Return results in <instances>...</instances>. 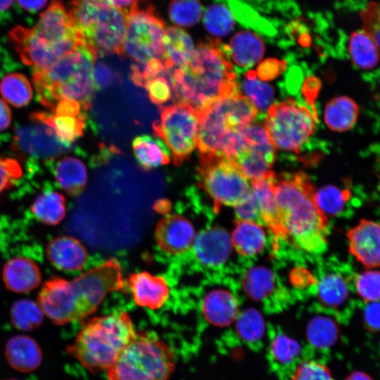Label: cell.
Listing matches in <instances>:
<instances>
[{"label": "cell", "mask_w": 380, "mask_h": 380, "mask_svg": "<svg viewBox=\"0 0 380 380\" xmlns=\"http://www.w3.org/2000/svg\"><path fill=\"white\" fill-rule=\"evenodd\" d=\"M265 329V321L262 315L254 309H248L239 313L235 319L236 335L252 349L261 347Z\"/></svg>", "instance_id": "74e56055"}, {"label": "cell", "mask_w": 380, "mask_h": 380, "mask_svg": "<svg viewBox=\"0 0 380 380\" xmlns=\"http://www.w3.org/2000/svg\"><path fill=\"white\" fill-rule=\"evenodd\" d=\"M144 88L148 92L151 101L158 106L166 103L173 96L171 85L165 72L148 80Z\"/></svg>", "instance_id": "c3c4849f"}, {"label": "cell", "mask_w": 380, "mask_h": 380, "mask_svg": "<svg viewBox=\"0 0 380 380\" xmlns=\"http://www.w3.org/2000/svg\"><path fill=\"white\" fill-rule=\"evenodd\" d=\"M273 192L286 234L287 244L310 256L327 247L329 220L316 200V189L305 173L275 177Z\"/></svg>", "instance_id": "3957f363"}, {"label": "cell", "mask_w": 380, "mask_h": 380, "mask_svg": "<svg viewBox=\"0 0 380 380\" xmlns=\"http://www.w3.org/2000/svg\"><path fill=\"white\" fill-rule=\"evenodd\" d=\"M286 62L277 59H267L258 68L257 77L263 80H270L279 75L284 70Z\"/></svg>", "instance_id": "816d5d0a"}, {"label": "cell", "mask_w": 380, "mask_h": 380, "mask_svg": "<svg viewBox=\"0 0 380 380\" xmlns=\"http://www.w3.org/2000/svg\"><path fill=\"white\" fill-rule=\"evenodd\" d=\"M107 4L119 8L125 12H127L133 4L134 0H103Z\"/></svg>", "instance_id": "6f0895ef"}, {"label": "cell", "mask_w": 380, "mask_h": 380, "mask_svg": "<svg viewBox=\"0 0 380 380\" xmlns=\"http://www.w3.org/2000/svg\"><path fill=\"white\" fill-rule=\"evenodd\" d=\"M242 90L255 107L260 110H267L274 99L273 88L266 82L257 78L256 72L250 70L244 75Z\"/></svg>", "instance_id": "60d3db41"}, {"label": "cell", "mask_w": 380, "mask_h": 380, "mask_svg": "<svg viewBox=\"0 0 380 380\" xmlns=\"http://www.w3.org/2000/svg\"><path fill=\"white\" fill-rule=\"evenodd\" d=\"M345 380H372V379L364 372H355L350 374Z\"/></svg>", "instance_id": "680465c9"}, {"label": "cell", "mask_w": 380, "mask_h": 380, "mask_svg": "<svg viewBox=\"0 0 380 380\" xmlns=\"http://www.w3.org/2000/svg\"><path fill=\"white\" fill-rule=\"evenodd\" d=\"M229 58L241 68H248L262 58L265 45L262 39L255 33L241 30L233 35L229 44L223 46Z\"/></svg>", "instance_id": "4316f807"}, {"label": "cell", "mask_w": 380, "mask_h": 380, "mask_svg": "<svg viewBox=\"0 0 380 380\" xmlns=\"http://www.w3.org/2000/svg\"><path fill=\"white\" fill-rule=\"evenodd\" d=\"M165 24L149 0H134L126 13V30L120 55L145 65L153 59L164 62Z\"/></svg>", "instance_id": "30bf717a"}, {"label": "cell", "mask_w": 380, "mask_h": 380, "mask_svg": "<svg viewBox=\"0 0 380 380\" xmlns=\"http://www.w3.org/2000/svg\"><path fill=\"white\" fill-rule=\"evenodd\" d=\"M203 13V6L198 0H171L169 4V18L179 26L194 25L201 18Z\"/></svg>", "instance_id": "ee69618b"}, {"label": "cell", "mask_w": 380, "mask_h": 380, "mask_svg": "<svg viewBox=\"0 0 380 380\" xmlns=\"http://www.w3.org/2000/svg\"><path fill=\"white\" fill-rule=\"evenodd\" d=\"M263 226L251 221L236 220L231 241L236 253L249 261L263 251L267 243Z\"/></svg>", "instance_id": "f1b7e54d"}, {"label": "cell", "mask_w": 380, "mask_h": 380, "mask_svg": "<svg viewBox=\"0 0 380 380\" xmlns=\"http://www.w3.org/2000/svg\"><path fill=\"white\" fill-rule=\"evenodd\" d=\"M160 120L152 125L154 134L165 142L174 164L179 166L197 146L198 113L191 106L182 102L160 106Z\"/></svg>", "instance_id": "9a60e30c"}, {"label": "cell", "mask_w": 380, "mask_h": 380, "mask_svg": "<svg viewBox=\"0 0 380 380\" xmlns=\"http://www.w3.org/2000/svg\"><path fill=\"white\" fill-rule=\"evenodd\" d=\"M268 360L271 369L281 380H290L298 365L304 359L300 345L282 331L270 334Z\"/></svg>", "instance_id": "603a6c76"}, {"label": "cell", "mask_w": 380, "mask_h": 380, "mask_svg": "<svg viewBox=\"0 0 380 380\" xmlns=\"http://www.w3.org/2000/svg\"><path fill=\"white\" fill-rule=\"evenodd\" d=\"M54 176L58 186L68 195L77 196L87 184V171L83 162L72 156L64 157L54 167Z\"/></svg>", "instance_id": "d6a6232c"}, {"label": "cell", "mask_w": 380, "mask_h": 380, "mask_svg": "<svg viewBox=\"0 0 380 380\" xmlns=\"http://www.w3.org/2000/svg\"><path fill=\"white\" fill-rule=\"evenodd\" d=\"M359 111L357 104L352 99L338 96L327 103L324 110V121L330 129L346 132L355 125Z\"/></svg>", "instance_id": "836d02e7"}, {"label": "cell", "mask_w": 380, "mask_h": 380, "mask_svg": "<svg viewBox=\"0 0 380 380\" xmlns=\"http://www.w3.org/2000/svg\"><path fill=\"white\" fill-rule=\"evenodd\" d=\"M32 121L34 123L16 130L14 141L19 149L39 158H51L70 148L58 139L52 128L42 122Z\"/></svg>", "instance_id": "ac0fdd59"}, {"label": "cell", "mask_w": 380, "mask_h": 380, "mask_svg": "<svg viewBox=\"0 0 380 380\" xmlns=\"http://www.w3.org/2000/svg\"><path fill=\"white\" fill-rule=\"evenodd\" d=\"M364 322L371 331L380 330V302H372L364 310Z\"/></svg>", "instance_id": "db71d44e"}, {"label": "cell", "mask_w": 380, "mask_h": 380, "mask_svg": "<svg viewBox=\"0 0 380 380\" xmlns=\"http://www.w3.org/2000/svg\"><path fill=\"white\" fill-rule=\"evenodd\" d=\"M195 236L191 222L177 214L165 215L159 220L155 229L158 246L172 255H181L191 249Z\"/></svg>", "instance_id": "d6986e66"}, {"label": "cell", "mask_w": 380, "mask_h": 380, "mask_svg": "<svg viewBox=\"0 0 380 380\" xmlns=\"http://www.w3.org/2000/svg\"><path fill=\"white\" fill-rule=\"evenodd\" d=\"M7 380H16V379H7Z\"/></svg>", "instance_id": "94428289"}, {"label": "cell", "mask_w": 380, "mask_h": 380, "mask_svg": "<svg viewBox=\"0 0 380 380\" xmlns=\"http://www.w3.org/2000/svg\"><path fill=\"white\" fill-rule=\"evenodd\" d=\"M97 58L84 42L49 68L34 72L33 82L42 104L52 112L62 100L90 106L94 89L93 70Z\"/></svg>", "instance_id": "5b68a950"}, {"label": "cell", "mask_w": 380, "mask_h": 380, "mask_svg": "<svg viewBox=\"0 0 380 380\" xmlns=\"http://www.w3.org/2000/svg\"><path fill=\"white\" fill-rule=\"evenodd\" d=\"M132 146L139 166L145 171L167 165L170 161V151L159 137L148 134L136 137Z\"/></svg>", "instance_id": "1f68e13d"}, {"label": "cell", "mask_w": 380, "mask_h": 380, "mask_svg": "<svg viewBox=\"0 0 380 380\" xmlns=\"http://www.w3.org/2000/svg\"><path fill=\"white\" fill-rule=\"evenodd\" d=\"M355 285L357 293L366 302L380 300V272L366 271L356 275Z\"/></svg>", "instance_id": "7dc6e473"}, {"label": "cell", "mask_w": 380, "mask_h": 380, "mask_svg": "<svg viewBox=\"0 0 380 380\" xmlns=\"http://www.w3.org/2000/svg\"><path fill=\"white\" fill-rule=\"evenodd\" d=\"M236 286L231 279L225 287L210 290L201 301V312L206 321L217 327H226L239 315V300Z\"/></svg>", "instance_id": "ffe728a7"}, {"label": "cell", "mask_w": 380, "mask_h": 380, "mask_svg": "<svg viewBox=\"0 0 380 380\" xmlns=\"http://www.w3.org/2000/svg\"><path fill=\"white\" fill-rule=\"evenodd\" d=\"M203 23L206 30L215 37L228 34L234 26L232 13L224 5H210L203 13Z\"/></svg>", "instance_id": "b9f144b4"}, {"label": "cell", "mask_w": 380, "mask_h": 380, "mask_svg": "<svg viewBox=\"0 0 380 380\" xmlns=\"http://www.w3.org/2000/svg\"><path fill=\"white\" fill-rule=\"evenodd\" d=\"M44 313L38 303L28 299L15 302L11 309V321L14 327L22 331H31L39 327Z\"/></svg>", "instance_id": "ab89813d"}, {"label": "cell", "mask_w": 380, "mask_h": 380, "mask_svg": "<svg viewBox=\"0 0 380 380\" xmlns=\"http://www.w3.org/2000/svg\"><path fill=\"white\" fill-rule=\"evenodd\" d=\"M11 113L5 102L0 99V132L7 129L11 124Z\"/></svg>", "instance_id": "11a10c76"}, {"label": "cell", "mask_w": 380, "mask_h": 380, "mask_svg": "<svg viewBox=\"0 0 380 380\" xmlns=\"http://www.w3.org/2000/svg\"><path fill=\"white\" fill-rule=\"evenodd\" d=\"M197 113L199 156H224L234 132L253 122L258 110L246 96L238 94L218 99Z\"/></svg>", "instance_id": "52a82bcc"}, {"label": "cell", "mask_w": 380, "mask_h": 380, "mask_svg": "<svg viewBox=\"0 0 380 380\" xmlns=\"http://www.w3.org/2000/svg\"><path fill=\"white\" fill-rule=\"evenodd\" d=\"M198 184L213 202L214 211L222 206L236 207L251 194V180L229 158L199 156Z\"/></svg>", "instance_id": "8fae6325"}, {"label": "cell", "mask_w": 380, "mask_h": 380, "mask_svg": "<svg viewBox=\"0 0 380 380\" xmlns=\"http://www.w3.org/2000/svg\"><path fill=\"white\" fill-rule=\"evenodd\" d=\"M290 380H334L330 370L320 361L304 359L294 369Z\"/></svg>", "instance_id": "bcb514c9"}, {"label": "cell", "mask_w": 380, "mask_h": 380, "mask_svg": "<svg viewBox=\"0 0 380 380\" xmlns=\"http://www.w3.org/2000/svg\"><path fill=\"white\" fill-rule=\"evenodd\" d=\"M317 202L327 216H337L343 212L349 201L351 193L348 189L326 186L315 194Z\"/></svg>", "instance_id": "7bdbcfd3"}, {"label": "cell", "mask_w": 380, "mask_h": 380, "mask_svg": "<svg viewBox=\"0 0 380 380\" xmlns=\"http://www.w3.org/2000/svg\"><path fill=\"white\" fill-rule=\"evenodd\" d=\"M224 156L232 159L252 181L271 172L276 159V148L265 125L253 122L234 132Z\"/></svg>", "instance_id": "5bb4252c"}, {"label": "cell", "mask_w": 380, "mask_h": 380, "mask_svg": "<svg viewBox=\"0 0 380 380\" xmlns=\"http://www.w3.org/2000/svg\"><path fill=\"white\" fill-rule=\"evenodd\" d=\"M65 198L56 191H47L39 195L31 205L34 216L48 225L59 224L66 213Z\"/></svg>", "instance_id": "d590c367"}, {"label": "cell", "mask_w": 380, "mask_h": 380, "mask_svg": "<svg viewBox=\"0 0 380 380\" xmlns=\"http://www.w3.org/2000/svg\"><path fill=\"white\" fill-rule=\"evenodd\" d=\"M191 251L197 263L216 274L218 279L236 269L231 263L235 251L227 232L218 227H210L196 235Z\"/></svg>", "instance_id": "2e32d148"}, {"label": "cell", "mask_w": 380, "mask_h": 380, "mask_svg": "<svg viewBox=\"0 0 380 380\" xmlns=\"http://www.w3.org/2000/svg\"><path fill=\"white\" fill-rule=\"evenodd\" d=\"M31 118L52 128L58 139L65 146L70 147L84 132L87 114L75 115L38 112L33 113Z\"/></svg>", "instance_id": "4dcf8cb0"}, {"label": "cell", "mask_w": 380, "mask_h": 380, "mask_svg": "<svg viewBox=\"0 0 380 380\" xmlns=\"http://www.w3.org/2000/svg\"><path fill=\"white\" fill-rule=\"evenodd\" d=\"M163 45L164 65L166 69L184 67L195 51L190 35L177 27H166Z\"/></svg>", "instance_id": "f546056e"}, {"label": "cell", "mask_w": 380, "mask_h": 380, "mask_svg": "<svg viewBox=\"0 0 380 380\" xmlns=\"http://www.w3.org/2000/svg\"><path fill=\"white\" fill-rule=\"evenodd\" d=\"M362 29L369 34L380 52V0H372L361 9Z\"/></svg>", "instance_id": "f6af8a7d"}, {"label": "cell", "mask_w": 380, "mask_h": 380, "mask_svg": "<svg viewBox=\"0 0 380 380\" xmlns=\"http://www.w3.org/2000/svg\"><path fill=\"white\" fill-rule=\"evenodd\" d=\"M124 285L121 266L111 258L72 281L59 277L48 279L40 289L38 304L52 322L65 324L93 314L107 294Z\"/></svg>", "instance_id": "6da1fadb"}, {"label": "cell", "mask_w": 380, "mask_h": 380, "mask_svg": "<svg viewBox=\"0 0 380 380\" xmlns=\"http://www.w3.org/2000/svg\"><path fill=\"white\" fill-rule=\"evenodd\" d=\"M339 329L336 322L327 316H316L308 324L306 338L309 346L318 350H326L337 341Z\"/></svg>", "instance_id": "8d00e7d4"}, {"label": "cell", "mask_w": 380, "mask_h": 380, "mask_svg": "<svg viewBox=\"0 0 380 380\" xmlns=\"http://www.w3.org/2000/svg\"><path fill=\"white\" fill-rule=\"evenodd\" d=\"M46 256L57 269L66 271L82 270L88 253L82 243L70 236H60L51 240L46 248Z\"/></svg>", "instance_id": "d4e9b609"}, {"label": "cell", "mask_w": 380, "mask_h": 380, "mask_svg": "<svg viewBox=\"0 0 380 380\" xmlns=\"http://www.w3.org/2000/svg\"><path fill=\"white\" fill-rule=\"evenodd\" d=\"M234 210L236 220L251 221L263 226L256 200L251 191L243 202L234 207Z\"/></svg>", "instance_id": "f907efd6"}, {"label": "cell", "mask_w": 380, "mask_h": 380, "mask_svg": "<svg viewBox=\"0 0 380 380\" xmlns=\"http://www.w3.org/2000/svg\"><path fill=\"white\" fill-rule=\"evenodd\" d=\"M129 286L134 303L151 310L162 308L169 298L170 289L165 279L147 272L132 274Z\"/></svg>", "instance_id": "cb8c5ba5"}, {"label": "cell", "mask_w": 380, "mask_h": 380, "mask_svg": "<svg viewBox=\"0 0 380 380\" xmlns=\"http://www.w3.org/2000/svg\"><path fill=\"white\" fill-rule=\"evenodd\" d=\"M2 278L8 290L27 293L39 285L42 274L39 266L33 260L25 257H15L4 265Z\"/></svg>", "instance_id": "484cf974"}, {"label": "cell", "mask_w": 380, "mask_h": 380, "mask_svg": "<svg viewBox=\"0 0 380 380\" xmlns=\"http://www.w3.org/2000/svg\"><path fill=\"white\" fill-rule=\"evenodd\" d=\"M175 368L170 346L153 333L137 331L106 373L108 380H168Z\"/></svg>", "instance_id": "ba28073f"}, {"label": "cell", "mask_w": 380, "mask_h": 380, "mask_svg": "<svg viewBox=\"0 0 380 380\" xmlns=\"http://www.w3.org/2000/svg\"><path fill=\"white\" fill-rule=\"evenodd\" d=\"M317 120L314 109L288 99L272 104L264 125L276 148L299 153L314 133Z\"/></svg>", "instance_id": "4fadbf2b"}, {"label": "cell", "mask_w": 380, "mask_h": 380, "mask_svg": "<svg viewBox=\"0 0 380 380\" xmlns=\"http://www.w3.org/2000/svg\"><path fill=\"white\" fill-rule=\"evenodd\" d=\"M136 332L126 312L96 317L83 326L68 352L89 371L106 372Z\"/></svg>", "instance_id": "8992f818"}, {"label": "cell", "mask_w": 380, "mask_h": 380, "mask_svg": "<svg viewBox=\"0 0 380 380\" xmlns=\"http://www.w3.org/2000/svg\"><path fill=\"white\" fill-rule=\"evenodd\" d=\"M276 175L272 171L262 177L251 181V194L256 200L262 224L274 238V243H287L286 234L273 192Z\"/></svg>", "instance_id": "44dd1931"}, {"label": "cell", "mask_w": 380, "mask_h": 380, "mask_svg": "<svg viewBox=\"0 0 380 380\" xmlns=\"http://www.w3.org/2000/svg\"><path fill=\"white\" fill-rule=\"evenodd\" d=\"M0 93L7 103L18 108L28 104L32 97L30 82L25 75L18 72L8 74L2 78Z\"/></svg>", "instance_id": "f35d334b"}, {"label": "cell", "mask_w": 380, "mask_h": 380, "mask_svg": "<svg viewBox=\"0 0 380 380\" xmlns=\"http://www.w3.org/2000/svg\"><path fill=\"white\" fill-rule=\"evenodd\" d=\"M9 38L22 61L34 72L49 68L83 43L61 0H51L33 27H13Z\"/></svg>", "instance_id": "277c9868"}, {"label": "cell", "mask_w": 380, "mask_h": 380, "mask_svg": "<svg viewBox=\"0 0 380 380\" xmlns=\"http://www.w3.org/2000/svg\"><path fill=\"white\" fill-rule=\"evenodd\" d=\"M13 1L14 0H0V12L9 9Z\"/></svg>", "instance_id": "91938a15"}, {"label": "cell", "mask_w": 380, "mask_h": 380, "mask_svg": "<svg viewBox=\"0 0 380 380\" xmlns=\"http://www.w3.org/2000/svg\"><path fill=\"white\" fill-rule=\"evenodd\" d=\"M22 175L23 170L17 160L0 156V194L11 188Z\"/></svg>", "instance_id": "681fc988"}, {"label": "cell", "mask_w": 380, "mask_h": 380, "mask_svg": "<svg viewBox=\"0 0 380 380\" xmlns=\"http://www.w3.org/2000/svg\"><path fill=\"white\" fill-rule=\"evenodd\" d=\"M68 10L81 40L96 56L120 55L126 12L103 0H72Z\"/></svg>", "instance_id": "9c48e42d"}, {"label": "cell", "mask_w": 380, "mask_h": 380, "mask_svg": "<svg viewBox=\"0 0 380 380\" xmlns=\"http://www.w3.org/2000/svg\"><path fill=\"white\" fill-rule=\"evenodd\" d=\"M349 251L367 268L380 266V224L361 220L346 233Z\"/></svg>", "instance_id": "7402d4cb"}, {"label": "cell", "mask_w": 380, "mask_h": 380, "mask_svg": "<svg viewBox=\"0 0 380 380\" xmlns=\"http://www.w3.org/2000/svg\"><path fill=\"white\" fill-rule=\"evenodd\" d=\"M348 51L353 64L362 70H371L379 61L380 52L376 44L362 29L350 34Z\"/></svg>", "instance_id": "e575fe53"}, {"label": "cell", "mask_w": 380, "mask_h": 380, "mask_svg": "<svg viewBox=\"0 0 380 380\" xmlns=\"http://www.w3.org/2000/svg\"><path fill=\"white\" fill-rule=\"evenodd\" d=\"M241 279L246 293L261 303L270 312L284 310L293 300L294 296L280 277L267 267H249L248 265L243 270Z\"/></svg>", "instance_id": "e0dca14e"}, {"label": "cell", "mask_w": 380, "mask_h": 380, "mask_svg": "<svg viewBox=\"0 0 380 380\" xmlns=\"http://www.w3.org/2000/svg\"><path fill=\"white\" fill-rule=\"evenodd\" d=\"M175 102L198 113L214 101L241 94L231 61L217 39L199 42L189 63L165 71Z\"/></svg>", "instance_id": "7a4b0ae2"}, {"label": "cell", "mask_w": 380, "mask_h": 380, "mask_svg": "<svg viewBox=\"0 0 380 380\" xmlns=\"http://www.w3.org/2000/svg\"><path fill=\"white\" fill-rule=\"evenodd\" d=\"M95 89H101L111 84L114 80L113 70L106 64L99 63L93 70Z\"/></svg>", "instance_id": "f5cc1de1"}, {"label": "cell", "mask_w": 380, "mask_h": 380, "mask_svg": "<svg viewBox=\"0 0 380 380\" xmlns=\"http://www.w3.org/2000/svg\"><path fill=\"white\" fill-rule=\"evenodd\" d=\"M17 2L27 11H36L43 8L46 4L47 0H17Z\"/></svg>", "instance_id": "9f6ffc18"}, {"label": "cell", "mask_w": 380, "mask_h": 380, "mask_svg": "<svg viewBox=\"0 0 380 380\" xmlns=\"http://www.w3.org/2000/svg\"><path fill=\"white\" fill-rule=\"evenodd\" d=\"M355 276L348 265L337 260L319 261L310 293L315 298V309L340 322L347 321L355 308Z\"/></svg>", "instance_id": "7c38bea8"}, {"label": "cell", "mask_w": 380, "mask_h": 380, "mask_svg": "<svg viewBox=\"0 0 380 380\" xmlns=\"http://www.w3.org/2000/svg\"><path fill=\"white\" fill-rule=\"evenodd\" d=\"M5 355L11 367L21 372L33 371L42 360L39 346L33 338L25 335L11 337L6 343Z\"/></svg>", "instance_id": "83f0119b"}]
</instances>
